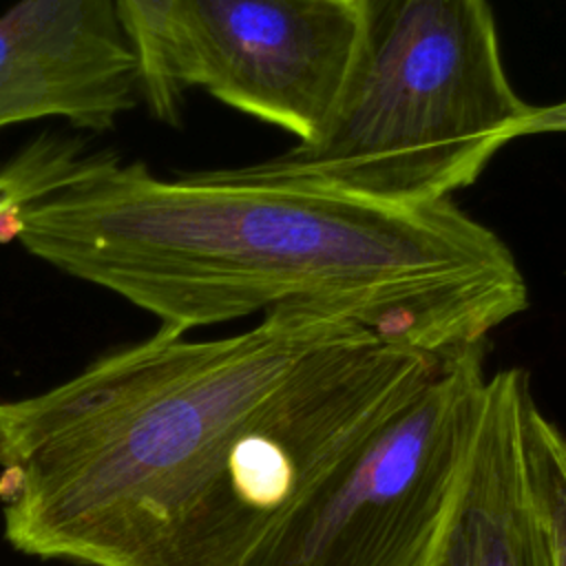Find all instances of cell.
Masks as SVG:
<instances>
[{
  "mask_svg": "<svg viewBox=\"0 0 566 566\" xmlns=\"http://www.w3.org/2000/svg\"><path fill=\"white\" fill-rule=\"evenodd\" d=\"M531 400L524 369L489 376L449 520L424 566H553L522 460V418Z\"/></svg>",
  "mask_w": 566,
  "mask_h": 566,
  "instance_id": "ba28073f",
  "label": "cell"
},
{
  "mask_svg": "<svg viewBox=\"0 0 566 566\" xmlns=\"http://www.w3.org/2000/svg\"><path fill=\"white\" fill-rule=\"evenodd\" d=\"M139 99L115 0H18L0 15V130L57 117L102 133Z\"/></svg>",
  "mask_w": 566,
  "mask_h": 566,
  "instance_id": "52a82bcc",
  "label": "cell"
},
{
  "mask_svg": "<svg viewBox=\"0 0 566 566\" xmlns=\"http://www.w3.org/2000/svg\"><path fill=\"white\" fill-rule=\"evenodd\" d=\"M142 71V102L150 115L177 126L186 88L177 75L175 0H115Z\"/></svg>",
  "mask_w": 566,
  "mask_h": 566,
  "instance_id": "9c48e42d",
  "label": "cell"
},
{
  "mask_svg": "<svg viewBox=\"0 0 566 566\" xmlns=\"http://www.w3.org/2000/svg\"><path fill=\"white\" fill-rule=\"evenodd\" d=\"M528 108L486 0H360L358 42L318 133L239 168L389 203L447 201L522 137Z\"/></svg>",
  "mask_w": 566,
  "mask_h": 566,
  "instance_id": "3957f363",
  "label": "cell"
},
{
  "mask_svg": "<svg viewBox=\"0 0 566 566\" xmlns=\"http://www.w3.org/2000/svg\"><path fill=\"white\" fill-rule=\"evenodd\" d=\"M438 363L352 327L243 420L133 566H250Z\"/></svg>",
  "mask_w": 566,
  "mask_h": 566,
  "instance_id": "277c9868",
  "label": "cell"
},
{
  "mask_svg": "<svg viewBox=\"0 0 566 566\" xmlns=\"http://www.w3.org/2000/svg\"><path fill=\"white\" fill-rule=\"evenodd\" d=\"M82 144L42 135L0 164V214L46 192L80 159Z\"/></svg>",
  "mask_w": 566,
  "mask_h": 566,
  "instance_id": "8fae6325",
  "label": "cell"
},
{
  "mask_svg": "<svg viewBox=\"0 0 566 566\" xmlns=\"http://www.w3.org/2000/svg\"><path fill=\"white\" fill-rule=\"evenodd\" d=\"M9 241L184 334L298 307L444 360L528 305L511 248L453 199L389 203L241 168L166 179L106 150L2 212Z\"/></svg>",
  "mask_w": 566,
  "mask_h": 566,
  "instance_id": "6da1fadb",
  "label": "cell"
},
{
  "mask_svg": "<svg viewBox=\"0 0 566 566\" xmlns=\"http://www.w3.org/2000/svg\"><path fill=\"white\" fill-rule=\"evenodd\" d=\"M542 133H566V99L551 106H531L522 122V137Z\"/></svg>",
  "mask_w": 566,
  "mask_h": 566,
  "instance_id": "7c38bea8",
  "label": "cell"
},
{
  "mask_svg": "<svg viewBox=\"0 0 566 566\" xmlns=\"http://www.w3.org/2000/svg\"><path fill=\"white\" fill-rule=\"evenodd\" d=\"M522 460L553 566H566V433L535 400L522 418Z\"/></svg>",
  "mask_w": 566,
  "mask_h": 566,
  "instance_id": "30bf717a",
  "label": "cell"
},
{
  "mask_svg": "<svg viewBox=\"0 0 566 566\" xmlns=\"http://www.w3.org/2000/svg\"><path fill=\"white\" fill-rule=\"evenodd\" d=\"M352 327L298 307L212 340L159 327L42 394L0 400L7 542L42 559L133 566L243 420Z\"/></svg>",
  "mask_w": 566,
  "mask_h": 566,
  "instance_id": "7a4b0ae2",
  "label": "cell"
},
{
  "mask_svg": "<svg viewBox=\"0 0 566 566\" xmlns=\"http://www.w3.org/2000/svg\"><path fill=\"white\" fill-rule=\"evenodd\" d=\"M484 354L480 345L440 360L250 566H424L480 427Z\"/></svg>",
  "mask_w": 566,
  "mask_h": 566,
  "instance_id": "5b68a950",
  "label": "cell"
},
{
  "mask_svg": "<svg viewBox=\"0 0 566 566\" xmlns=\"http://www.w3.org/2000/svg\"><path fill=\"white\" fill-rule=\"evenodd\" d=\"M360 0H175L181 86L312 139L347 75Z\"/></svg>",
  "mask_w": 566,
  "mask_h": 566,
  "instance_id": "8992f818",
  "label": "cell"
}]
</instances>
